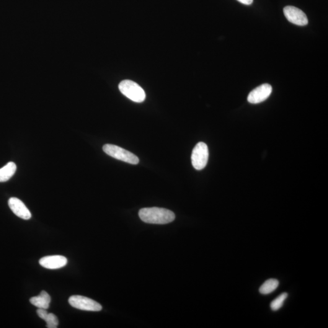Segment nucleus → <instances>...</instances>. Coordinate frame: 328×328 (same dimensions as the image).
Returning a JSON list of instances; mask_svg holds the SVG:
<instances>
[{"mask_svg":"<svg viewBox=\"0 0 328 328\" xmlns=\"http://www.w3.org/2000/svg\"><path fill=\"white\" fill-rule=\"evenodd\" d=\"M46 322V326L48 328H57L59 325L58 317L53 313H48L44 319Z\"/></svg>","mask_w":328,"mask_h":328,"instance_id":"4468645a","label":"nucleus"},{"mask_svg":"<svg viewBox=\"0 0 328 328\" xmlns=\"http://www.w3.org/2000/svg\"><path fill=\"white\" fill-rule=\"evenodd\" d=\"M279 284L280 283L277 279H268L260 286L259 289L260 293L263 294V295H268V294L272 293L278 288Z\"/></svg>","mask_w":328,"mask_h":328,"instance_id":"f8f14e48","label":"nucleus"},{"mask_svg":"<svg viewBox=\"0 0 328 328\" xmlns=\"http://www.w3.org/2000/svg\"><path fill=\"white\" fill-rule=\"evenodd\" d=\"M283 12L286 19L294 25L304 27L308 24V19L306 15L298 7L286 6L283 9Z\"/></svg>","mask_w":328,"mask_h":328,"instance_id":"423d86ee","label":"nucleus"},{"mask_svg":"<svg viewBox=\"0 0 328 328\" xmlns=\"http://www.w3.org/2000/svg\"><path fill=\"white\" fill-rule=\"evenodd\" d=\"M69 304L74 308L87 311H100L102 306L97 301L81 296H72L68 299Z\"/></svg>","mask_w":328,"mask_h":328,"instance_id":"39448f33","label":"nucleus"},{"mask_svg":"<svg viewBox=\"0 0 328 328\" xmlns=\"http://www.w3.org/2000/svg\"><path fill=\"white\" fill-rule=\"evenodd\" d=\"M119 89L125 96L134 102L141 103L146 100V94L143 88L132 81L125 80L121 82Z\"/></svg>","mask_w":328,"mask_h":328,"instance_id":"f03ea898","label":"nucleus"},{"mask_svg":"<svg viewBox=\"0 0 328 328\" xmlns=\"http://www.w3.org/2000/svg\"><path fill=\"white\" fill-rule=\"evenodd\" d=\"M209 156L208 147L205 143L201 142L196 144L191 157L193 167L197 170L205 169L208 162Z\"/></svg>","mask_w":328,"mask_h":328,"instance_id":"20e7f679","label":"nucleus"},{"mask_svg":"<svg viewBox=\"0 0 328 328\" xmlns=\"http://www.w3.org/2000/svg\"><path fill=\"white\" fill-rule=\"evenodd\" d=\"M288 298V294L287 293H283L278 296L277 298L273 299L270 303V308L273 311H277L282 308L284 303L286 299Z\"/></svg>","mask_w":328,"mask_h":328,"instance_id":"ddd939ff","label":"nucleus"},{"mask_svg":"<svg viewBox=\"0 0 328 328\" xmlns=\"http://www.w3.org/2000/svg\"><path fill=\"white\" fill-rule=\"evenodd\" d=\"M142 221L146 223L165 224L172 223L175 219L172 211L159 208H143L139 211Z\"/></svg>","mask_w":328,"mask_h":328,"instance_id":"f257e3e1","label":"nucleus"},{"mask_svg":"<svg viewBox=\"0 0 328 328\" xmlns=\"http://www.w3.org/2000/svg\"><path fill=\"white\" fill-rule=\"evenodd\" d=\"M39 263L41 267L49 269H58L65 267L68 260L62 255H51L41 258Z\"/></svg>","mask_w":328,"mask_h":328,"instance_id":"6e6552de","label":"nucleus"},{"mask_svg":"<svg viewBox=\"0 0 328 328\" xmlns=\"http://www.w3.org/2000/svg\"><path fill=\"white\" fill-rule=\"evenodd\" d=\"M103 150L114 158L128 164L136 165L139 162L138 157L135 154L115 145L105 144L103 146Z\"/></svg>","mask_w":328,"mask_h":328,"instance_id":"7ed1b4c3","label":"nucleus"},{"mask_svg":"<svg viewBox=\"0 0 328 328\" xmlns=\"http://www.w3.org/2000/svg\"><path fill=\"white\" fill-rule=\"evenodd\" d=\"M272 92V87L270 85L265 84L260 85L253 89L248 95V102L252 104H257L264 102L270 96Z\"/></svg>","mask_w":328,"mask_h":328,"instance_id":"0eeeda50","label":"nucleus"},{"mask_svg":"<svg viewBox=\"0 0 328 328\" xmlns=\"http://www.w3.org/2000/svg\"><path fill=\"white\" fill-rule=\"evenodd\" d=\"M237 1L245 5H250L252 4L254 0H237Z\"/></svg>","mask_w":328,"mask_h":328,"instance_id":"2eb2a0df","label":"nucleus"},{"mask_svg":"<svg viewBox=\"0 0 328 328\" xmlns=\"http://www.w3.org/2000/svg\"><path fill=\"white\" fill-rule=\"evenodd\" d=\"M17 170V165L13 162H10L4 167L0 169V182H6L14 175Z\"/></svg>","mask_w":328,"mask_h":328,"instance_id":"9b49d317","label":"nucleus"},{"mask_svg":"<svg viewBox=\"0 0 328 328\" xmlns=\"http://www.w3.org/2000/svg\"><path fill=\"white\" fill-rule=\"evenodd\" d=\"M8 205L10 210L19 218L25 219V220H28L32 216L29 209L19 199L17 198H10Z\"/></svg>","mask_w":328,"mask_h":328,"instance_id":"1a4fd4ad","label":"nucleus"},{"mask_svg":"<svg viewBox=\"0 0 328 328\" xmlns=\"http://www.w3.org/2000/svg\"><path fill=\"white\" fill-rule=\"evenodd\" d=\"M51 298L46 291H41L40 295L30 298V303L38 308L47 309L50 307Z\"/></svg>","mask_w":328,"mask_h":328,"instance_id":"9d476101","label":"nucleus"}]
</instances>
